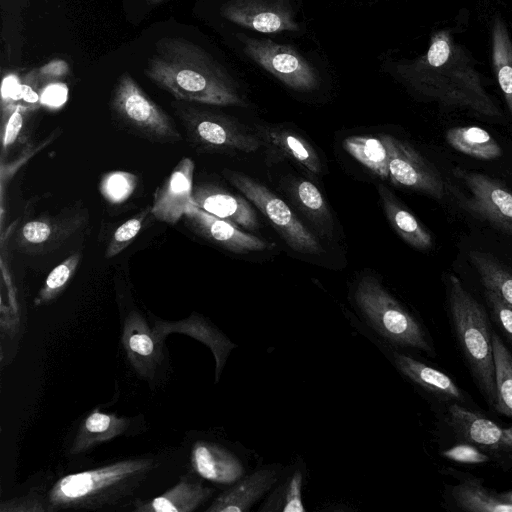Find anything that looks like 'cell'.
Listing matches in <instances>:
<instances>
[{
	"label": "cell",
	"instance_id": "6da1fadb",
	"mask_svg": "<svg viewBox=\"0 0 512 512\" xmlns=\"http://www.w3.org/2000/svg\"><path fill=\"white\" fill-rule=\"evenodd\" d=\"M145 75L176 100L216 105L246 106L227 70L202 47L180 37H164L155 44Z\"/></svg>",
	"mask_w": 512,
	"mask_h": 512
},
{
	"label": "cell",
	"instance_id": "7a4b0ae2",
	"mask_svg": "<svg viewBox=\"0 0 512 512\" xmlns=\"http://www.w3.org/2000/svg\"><path fill=\"white\" fill-rule=\"evenodd\" d=\"M150 458L127 459L60 478L47 496L49 510L99 509L132 494L154 469Z\"/></svg>",
	"mask_w": 512,
	"mask_h": 512
},
{
	"label": "cell",
	"instance_id": "3957f363",
	"mask_svg": "<svg viewBox=\"0 0 512 512\" xmlns=\"http://www.w3.org/2000/svg\"><path fill=\"white\" fill-rule=\"evenodd\" d=\"M353 303L362 321L353 326L393 347L431 354L433 348L419 322L372 275L362 276L353 291Z\"/></svg>",
	"mask_w": 512,
	"mask_h": 512
},
{
	"label": "cell",
	"instance_id": "277c9868",
	"mask_svg": "<svg viewBox=\"0 0 512 512\" xmlns=\"http://www.w3.org/2000/svg\"><path fill=\"white\" fill-rule=\"evenodd\" d=\"M446 286L452 323L464 356L482 393L495 408L492 332L486 313L457 276L449 275Z\"/></svg>",
	"mask_w": 512,
	"mask_h": 512
},
{
	"label": "cell",
	"instance_id": "5b68a950",
	"mask_svg": "<svg viewBox=\"0 0 512 512\" xmlns=\"http://www.w3.org/2000/svg\"><path fill=\"white\" fill-rule=\"evenodd\" d=\"M114 119L129 132L157 143H176L182 135L170 116L128 73L117 80L110 100Z\"/></svg>",
	"mask_w": 512,
	"mask_h": 512
},
{
	"label": "cell",
	"instance_id": "8992f818",
	"mask_svg": "<svg viewBox=\"0 0 512 512\" xmlns=\"http://www.w3.org/2000/svg\"><path fill=\"white\" fill-rule=\"evenodd\" d=\"M172 107L184 128L189 144L201 152L240 151L251 153L260 139L235 119L189 102H173Z\"/></svg>",
	"mask_w": 512,
	"mask_h": 512
},
{
	"label": "cell",
	"instance_id": "52a82bcc",
	"mask_svg": "<svg viewBox=\"0 0 512 512\" xmlns=\"http://www.w3.org/2000/svg\"><path fill=\"white\" fill-rule=\"evenodd\" d=\"M223 175L269 219L293 250L311 255L323 252L316 237L300 222L288 205L267 187L235 171L224 170Z\"/></svg>",
	"mask_w": 512,
	"mask_h": 512
},
{
	"label": "cell",
	"instance_id": "ba28073f",
	"mask_svg": "<svg viewBox=\"0 0 512 512\" xmlns=\"http://www.w3.org/2000/svg\"><path fill=\"white\" fill-rule=\"evenodd\" d=\"M245 54L291 89L309 92L320 83L318 71L292 46L238 35Z\"/></svg>",
	"mask_w": 512,
	"mask_h": 512
},
{
	"label": "cell",
	"instance_id": "9c48e42d",
	"mask_svg": "<svg viewBox=\"0 0 512 512\" xmlns=\"http://www.w3.org/2000/svg\"><path fill=\"white\" fill-rule=\"evenodd\" d=\"M381 136L388 147L391 182L441 199L445 187L435 167L408 143L387 134Z\"/></svg>",
	"mask_w": 512,
	"mask_h": 512
},
{
	"label": "cell",
	"instance_id": "30bf717a",
	"mask_svg": "<svg viewBox=\"0 0 512 512\" xmlns=\"http://www.w3.org/2000/svg\"><path fill=\"white\" fill-rule=\"evenodd\" d=\"M456 172L470 192L469 198L465 199V207L512 236V190L485 174L465 170Z\"/></svg>",
	"mask_w": 512,
	"mask_h": 512
},
{
	"label": "cell",
	"instance_id": "8fae6325",
	"mask_svg": "<svg viewBox=\"0 0 512 512\" xmlns=\"http://www.w3.org/2000/svg\"><path fill=\"white\" fill-rule=\"evenodd\" d=\"M221 14L237 25L261 33L300 30L288 0H228L222 5Z\"/></svg>",
	"mask_w": 512,
	"mask_h": 512
},
{
	"label": "cell",
	"instance_id": "7c38bea8",
	"mask_svg": "<svg viewBox=\"0 0 512 512\" xmlns=\"http://www.w3.org/2000/svg\"><path fill=\"white\" fill-rule=\"evenodd\" d=\"M195 164L182 158L154 193L150 213L160 222L175 224L193 204Z\"/></svg>",
	"mask_w": 512,
	"mask_h": 512
},
{
	"label": "cell",
	"instance_id": "4fadbf2b",
	"mask_svg": "<svg viewBox=\"0 0 512 512\" xmlns=\"http://www.w3.org/2000/svg\"><path fill=\"white\" fill-rule=\"evenodd\" d=\"M184 218L197 235L234 253L262 251L270 247L266 241L243 232L235 223L214 216L192 204Z\"/></svg>",
	"mask_w": 512,
	"mask_h": 512
},
{
	"label": "cell",
	"instance_id": "5bb4252c",
	"mask_svg": "<svg viewBox=\"0 0 512 512\" xmlns=\"http://www.w3.org/2000/svg\"><path fill=\"white\" fill-rule=\"evenodd\" d=\"M279 463L266 464L246 474L219 494L207 512H248L266 496L283 472Z\"/></svg>",
	"mask_w": 512,
	"mask_h": 512
},
{
	"label": "cell",
	"instance_id": "9a60e30c",
	"mask_svg": "<svg viewBox=\"0 0 512 512\" xmlns=\"http://www.w3.org/2000/svg\"><path fill=\"white\" fill-rule=\"evenodd\" d=\"M368 338L393 366L415 385L430 393L447 397L461 396L458 386L443 372L403 353L399 348L386 344L370 334H362Z\"/></svg>",
	"mask_w": 512,
	"mask_h": 512
},
{
	"label": "cell",
	"instance_id": "2e32d148",
	"mask_svg": "<svg viewBox=\"0 0 512 512\" xmlns=\"http://www.w3.org/2000/svg\"><path fill=\"white\" fill-rule=\"evenodd\" d=\"M194 471L210 482L231 486L246 475L243 460L227 447L210 441H198L191 451Z\"/></svg>",
	"mask_w": 512,
	"mask_h": 512
},
{
	"label": "cell",
	"instance_id": "e0dca14e",
	"mask_svg": "<svg viewBox=\"0 0 512 512\" xmlns=\"http://www.w3.org/2000/svg\"><path fill=\"white\" fill-rule=\"evenodd\" d=\"M192 198L194 205L214 216L248 230H256L258 227L256 213L247 198L209 183L194 186Z\"/></svg>",
	"mask_w": 512,
	"mask_h": 512
},
{
	"label": "cell",
	"instance_id": "ac0fdd59",
	"mask_svg": "<svg viewBox=\"0 0 512 512\" xmlns=\"http://www.w3.org/2000/svg\"><path fill=\"white\" fill-rule=\"evenodd\" d=\"M122 343L135 370L145 377H152L162 359V350L159 339L153 336L146 321L136 311H132L124 322Z\"/></svg>",
	"mask_w": 512,
	"mask_h": 512
},
{
	"label": "cell",
	"instance_id": "d6986e66",
	"mask_svg": "<svg viewBox=\"0 0 512 512\" xmlns=\"http://www.w3.org/2000/svg\"><path fill=\"white\" fill-rule=\"evenodd\" d=\"M307 467L301 457L285 466L278 481L266 495L260 512H305L303 488L307 479Z\"/></svg>",
	"mask_w": 512,
	"mask_h": 512
},
{
	"label": "cell",
	"instance_id": "ffe728a7",
	"mask_svg": "<svg viewBox=\"0 0 512 512\" xmlns=\"http://www.w3.org/2000/svg\"><path fill=\"white\" fill-rule=\"evenodd\" d=\"M214 490L191 476H183L179 482L162 495L135 505L139 512H191L206 502Z\"/></svg>",
	"mask_w": 512,
	"mask_h": 512
},
{
	"label": "cell",
	"instance_id": "44dd1931",
	"mask_svg": "<svg viewBox=\"0 0 512 512\" xmlns=\"http://www.w3.org/2000/svg\"><path fill=\"white\" fill-rule=\"evenodd\" d=\"M449 412L453 428L467 441L491 450L504 446L503 429L493 421L457 404L451 405Z\"/></svg>",
	"mask_w": 512,
	"mask_h": 512
},
{
	"label": "cell",
	"instance_id": "7402d4cb",
	"mask_svg": "<svg viewBox=\"0 0 512 512\" xmlns=\"http://www.w3.org/2000/svg\"><path fill=\"white\" fill-rule=\"evenodd\" d=\"M128 426V419L95 409L82 421L70 452L72 455L85 452L95 445L124 433Z\"/></svg>",
	"mask_w": 512,
	"mask_h": 512
},
{
	"label": "cell",
	"instance_id": "603a6c76",
	"mask_svg": "<svg viewBox=\"0 0 512 512\" xmlns=\"http://www.w3.org/2000/svg\"><path fill=\"white\" fill-rule=\"evenodd\" d=\"M378 190L386 216L398 235L416 249H429L432 246V236L428 230L385 186L380 185Z\"/></svg>",
	"mask_w": 512,
	"mask_h": 512
},
{
	"label": "cell",
	"instance_id": "cb8c5ba5",
	"mask_svg": "<svg viewBox=\"0 0 512 512\" xmlns=\"http://www.w3.org/2000/svg\"><path fill=\"white\" fill-rule=\"evenodd\" d=\"M79 224L72 216L33 219L20 228L17 243L24 250H40L70 235Z\"/></svg>",
	"mask_w": 512,
	"mask_h": 512
},
{
	"label": "cell",
	"instance_id": "d4e9b609",
	"mask_svg": "<svg viewBox=\"0 0 512 512\" xmlns=\"http://www.w3.org/2000/svg\"><path fill=\"white\" fill-rule=\"evenodd\" d=\"M263 141L275 151L304 166L307 170L318 173L321 168L318 155L299 135L275 127L258 128Z\"/></svg>",
	"mask_w": 512,
	"mask_h": 512
},
{
	"label": "cell",
	"instance_id": "484cf974",
	"mask_svg": "<svg viewBox=\"0 0 512 512\" xmlns=\"http://www.w3.org/2000/svg\"><path fill=\"white\" fill-rule=\"evenodd\" d=\"M445 136L451 147L468 156L481 160H493L502 155L498 142L489 132L480 127H453L447 130Z\"/></svg>",
	"mask_w": 512,
	"mask_h": 512
},
{
	"label": "cell",
	"instance_id": "4316f807",
	"mask_svg": "<svg viewBox=\"0 0 512 512\" xmlns=\"http://www.w3.org/2000/svg\"><path fill=\"white\" fill-rule=\"evenodd\" d=\"M344 149L378 177L389 178L388 147L382 136H351L344 140Z\"/></svg>",
	"mask_w": 512,
	"mask_h": 512
},
{
	"label": "cell",
	"instance_id": "83f0119b",
	"mask_svg": "<svg viewBox=\"0 0 512 512\" xmlns=\"http://www.w3.org/2000/svg\"><path fill=\"white\" fill-rule=\"evenodd\" d=\"M458 507L469 512H512V503L493 495L479 481L467 479L452 490Z\"/></svg>",
	"mask_w": 512,
	"mask_h": 512
},
{
	"label": "cell",
	"instance_id": "f1b7e54d",
	"mask_svg": "<svg viewBox=\"0 0 512 512\" xmlns=\"http://www.w3.org/2000/svg\"><path fill=\"white\" fill-rule=\"evenodd\" d=\"M497 403L495 409L512 418V354L492 332Z\"/></svg>",
	"mask_w": 512,
	"mask_h": 512
},
{
	"label": "cell",
	"instance_id": "f546056e",
	"mask_svg": "<svg viewBox=\"0 0 512 512\" xmlns=\"http://www.w3.org/2000/svg\"><path fill=\"white\" fill-rule=\"evenodd\" d=\"M492 58L499 86L512 117V46L505 27L500 23L495 24L493 30Z\"/></svg>",
	"mask_w": 512,
	"mask_h": 512
},
{
	"label": "cell",
	"instance_id": "4dcf8cb0",
	"mask_svg": "<svg viewBox=\"0 0 512 512\" xmlns=\"http://www.w3.org/2000/svg\"><path fill=\"white\" fill-rule=\"evenodd\" d=\"M80 258L79 253L72 254L52 269L34 299L35 306L45 305L62 293L72 279Z\"/></svg>",
	"mask_w": 512,
	"mask_h": 512
},
{
	"label": "cell",
	"instance_id": "1f68e13d",
	"mask_svg": "<svg viewBox=\"0 0 512 512\" xmlns=\"http://www.w3.org/2000/svg\"><path fill=\"white\" fill-rule=\"evenodd\" d=\"M197 332L195 337L206 343L212 350L216 360V382L219 380L222 369L231 350L236 347L225 335L218 329L208 324L202 319H194Z\"/></svg>",
	"mask_w": 512,
	"mask_h": 512
},
{
	"label": "cell",
	"instance_id": "d6a6232c",
	"mask_svg": "<svg viewBox=\"0 0 512 512\" xmlns=\"http://www.w3.org/2000/svg\"><path fill=\"white\" fill-rule=\"evenodd\" d=\"M136 175L125 171H113L103 176L100 191L113 204L127 200L136 188Z\"/></svg>",
	"mask_w": 512,
	"mask_h": 512
},
{
	"label": "cell",
	"instance_id": "836d02e7",
	"mask_svg": "<svg viewBox=\"0 0 512 512\" xmlns=\"http://www.w3.org/2000/svg\"><path fill=\"white\" fill-rule=\"evenodd\" d=\"M148 212L150 207L129 218L114 231L105 251L106 258L118 255L131 244L140 232Z\"/></svg>",
	"mask_w": 512,
	"mask_h": 512
},
{
	"label": "cell",
	"instance_id": "e575fe53",
	"mask_svg": "<svg viewBox=\"0 0 512 512\" xmlns=\"http://www.w3.org/2000/svg\"><path fill=\"white\" fill-rule=\"evenodd\" d=\"M296 197L303 209L320 224L330 221L329 211L319 189L309 181L296 185Z\"/></svg>",
	"mask_w": 512,
	"mask_h": 512
},
{
	"label": "cell",
	"instance_id": "d590c367",
	"mask_svg": "<svg viewBox=\"0 0 512 512\" xmlns=\"http://www.w3.org/2000/svg\"><path fill=\"white\" fill-rule=\"evenodd\" d=\"M1 272L3 282L8 292V305L1 304V330L2 334L5 332L9 337H14L19 329V309L16 298V292L9 274L5 267L3 260L1 261Z\"/></svg>",
	"mask_w": 512,
	"mask_h": 512
},
{
	"label": "cell",
	"instance_id": "8d00e7d4",
	"mask_svg": "<svg viewBox=\"0 0 512 512\" xmlns=\"http://www.w3.org/2000/svg\"><path fill=\"white\" fill-rule=\"evenodd\" d=\"M29 108L17 104L4 111H7V120L2 131V154L7 152L16 142L24 125V115Z\"/></svg>",
	"mask_w": 512,
	"mask_h": 512
},
{
	"label": "cell",
	"instance_id": "74e56055",
	"mask_svg": "<svg viewBox=\"0 0 512 512\" xmlns=\"http://www.w3.org/2000/svg\"><path fill=\"white\" fill-rule=\"evenodd\" d=\"M485 297L498 324L512 342V306L491 290L485 289Z\"/></svg>",
	"mask_w": 512,
	"mask_h": 512
},
{
	"label": "cell",
	"instance_id": "f35d334b",
	"mask_svg": "<svg viewBox=\"0 0 512 512\" xmlns=\"http://www.w3.org/2000/svg\"><path fill=\"white\" fill-rule=\"evenodd\" d=\"M443 456L459 462L469 464L484 463L489 460L488 456L480 452L477 448L468 444L453 446L443 452Z\"/></svg>",
	"mask_w": 512,
	"mask_h": 512
},
{
	"label": "cell",
	"instance_id": "ab89813d",
	"mask_svg": "<svg viewBox=\"0 0 512 512\" xmlns=\"http://www.w3.org/2000/svg\"><path fill=\"white\" fill-rule=\"evenodd\" d=\"M20 85L15 74H8L3 78L1 88L3 110L19 104Z\"/></svg>",
	"mask_w": 512,
	"mask_h": 512
},
{
	"label": "cell",
	"instance_id": "60d3db41",
	"mask_svg": "<svg viewBox=\"0 0 512 512\" xmlns=\"http://www.w3.org/2000/svg\"><path fill=\"white\" fill-rule=\"evenodd\" d=\"M67 97V87L62 83H50L41 92L40 102L46 106L58 107Z\"/></svg>",
	"mask_w": 512,
	"mask_h": 512
},
{
	"label": "cell",
	"instance_id": "b9f144b4",
	"mask_svg": "<svg viewBox=\"0 0 512 512\" xmlns=\"http://www.w3.org/2000/svg\"><path fill=\"white\" fill-rule=\"evenodd\" d=\"M69 71L65 61L55 59L36 70L39 81H56L64 77Z\"/></svg>",
	"mask_w": 512,
	"mask_h": 512
},
{
	"label": "cell",
	"instance_id": "7bdbcfd3",
	"mask_svg": "<svg viewBox=\"0 0 512 512\" xmlns=\"http://www.w3.org/2000/svg\"><path fill=\"white\" fill-rule=\"evenodd\" d=\"M504 433V446L512 448V427L503 429Z\"/></svg>",
	"mask_w": 512,
	"mask_h": 512
},
{
	"label": "cell",
	"instance_id": "ee69618b",
	"mask_svg": "<svg viewBox=\"0 0 512 512\" xmlns=\"http://www.w3.org/2000/svg\"><path fill=\"white\" fill-rule=\"evenodd\" d=\"M499 496L509 502V503H512V490L508 491V492H505V493H502V494H499Z\"/></svg>",
	"mask_w": 512,
	"mask_h": 512
},
{
	"label": "cell",
	"instance_id": "f6af8a7d",
	"mask_svg": "<svg viewBox=\"0 0 512 512\" xmlns=\"http://www.w3.org/2000/svg\"><path fill=\"white\" fill-rule=\"evenodd\" d=\"M148 1H149L150 3H158V2H160V1H162V0H148Z\"/></svg>",
	"mask_w": 512,
	"mask_h": 512
}]
</instances>
